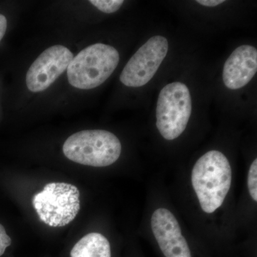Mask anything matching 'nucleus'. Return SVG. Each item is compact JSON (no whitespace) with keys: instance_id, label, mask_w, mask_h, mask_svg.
<instances>
[{"instance_id":"f257e3e1","label":"nucleus","mask_w":257,"mask_h":257,"mask_svg":"<svg viewBox=\"0 0 257 257\" xmlns=\"http://www.w3.org/2000/svg\"><path fill=\"white\" fill-rule=\"evenodd\" d=\"M231 168L224 154L207 152L193 167L192 184L201 207L211 214L221 207L231 183Z\"/></svg>"},{"instance_id":"f03ea898","label":"nucleus","mask_w":257,"mask_h":257,"mask_svg":"<svg viewBox=\"0 0 257 257\" xmlns=\"http://www.w3.org/2000/svg\"><path fill=\"white\" fill-rule=\"evenodd\" d=\"M119 62V52L110 45L97 43L86 47L67 67L69 84L80 89L99 87L110 77Z\"/></svg>"},{"instance_id":"7ed1b4c3","label":"nucleus","mask_w":257,"mask_h":257,"mask_svg":"<svg viewBox=\"0 0 257 257\" xmlns=\"http://www.w3.org/2000/svg\"><path fill=\"white\" fill-rule=\"evenodd\" d=\"M63 152L67 158L76 163L104 167L117 161L121 145L114 134L106 130H83L66 140Z\"/></svg>"},{"instance_id":"20e7f679","label":"nucleus","mask_w":257,"mask_h":257,"mask_svg":"<svg viewBox=\"0 0 257 257\" xmlns=\"http://www.w3.org/2000/svg\"><path fill=\"white\" fill-rule=\"evenodd\" d=\"M79 195V189L72 184L50 183L34 197L32 204L44 223L52 227L64 226L78 214Z\"/></svg>"},{"instance_id":"39448f33","label":"nucleus","mask_w":257,"mask_h":257,"mask_svg":"<svg viewBox=\"0 0 257 257\" xmlns=\"http://www.w3.org/2000/svg\"><path fill=\"white\" fill-rule=\"evenodd\" d=\"M192 98L188 87L173 82L161 90L157 104V127L167 140H174L184 133L192 114Z\"/></svg>"},{"instance_id":"423d86ee","label":"nucleus","mask_w":257,"mask_h":257,"mask_svg":"<svg viewBox=\"0 0 257 257\" xmlns=\"http://www.w3.org/2000/svg\"><path fill=\"white\" fill-rule=\"evenodd\" d=\"M168 50L165 37H151L128 60L120 75L121 82L130 87L145 85L156 74Z\"/></svg>"},{"instance_id":"0eeeda50","label":"nucleus","mask_w":257,"mask_h":257,"mask_svg":"<svg viewBox=\"0 0 257 257\" xmlns=\"http://www.w3.org/2000/svg\"><path fill=\"white\" fill-rule=\"evenodd\" d=\"M73 58L70 50L62 45H55L44 51L27 73L29 90L32 92L46 90L67 69Z\"/></svg>"},{"instance_id":"6e6552de","label":"nucleus","mask_w":257,"mask_h":257,"mask_svg":"<svg viewBox=\"0 0 257 257\" xmlns=\"http://www.w3.org/2000/svg\"><path fill=\"white\" fill-rule=\"evenodd\" d=\"M151 225L154 236L165 257H192L178 221L170 211L163 208L157 209L152 214Z\"/></svg>"},{"instance_id":"1a4fd4ad","label":"nucleus","mask_w":257,"mask_h":257,"mask_svg":"<svg viewBox=\"0 0 257 257\" xmlns=\"http://www.w3.org/2000/svg\"><path fill=\"white\" fill-rule=\"evenodd\" d=\"M257 71V50L251 45L236 48L225 62L223 81L230 89H239L246 86Z\"/></svg>"},{"instance_id":"9d476101","label":"nucleus","mask_w":257,"mask_h":257,"mask_svg":"<svg viewBox=\"0 0 257 257\" xmlns=\"http://www.w3.org/2000/svg\"><path fill=\"white\" fill-rule=\"evenodd\" d=\"M71 257H111L110 243L102 234L90 233L74 245Z\"/></svg>"},{"instance_id":"9b49d317","label":"nucleus","mask_w":257,"mask_h":257,"mask_svg":"<svg viewBox=\"0 0 257 257\" xmlns=\"http://www.w3.org/2000/svg\"><path fill=\"white\" fill-rule=\"evenodd\" d=\"M89 3L102 13L111 14L119 10L124 1L122 0H91Z\"/></svg>"},{"instance_id":"f8f14e48","label":"nucleus","mask_w":257,"mask_h":257,"mask_svg":"<svg viewBox=\"0 0 257 257\" xmlns=\"http://www.w3.org/2000/svg\"><path fill=\"white\" fill-rule=\"evenodd\" d=\"M248 189L250 196L257 201V160L253 161L248 174Z\"/></svg>"},{"instance_id":"ddd939ff","label":"nucleus","mask_w":257,"mask_h":257,"mask_svg":"<svg viewBox=\"0 0 257 257\" xmlns=\"http://www.w3.org/2000/svg\"><path fill=\"white\" fill-rule=\"evenodd\" d=\"M12 243L11 238L7 234L4 226L0 224V256Z\"/></svg>"},{"instance_id":"4468645a","label":"nucleus","mask_w":257,"mask_h":257,"mask_svg":"<svg viewBox=\"0 0 257 257\" xmlns=\"http://www.w3.org/2000/svg\"><path fill=\"white\" fill-rule=\"evenodd\" d=\"M8 28V21L4 15L0 14V41L3 40V37L6 33Z\"/></svg>"},{"instance_id":"2eb2a0df","label":"nucleus","mask_w":257,"mask_h":257,"mask_svg":"<svg viewBox=\"0 0 257 257\" xmlns=\"http://www.w3.org/2000/svg\"><path fill=\"white\" fill-rule=\"evenodd\" d=\"M197 3L203 6L213 8L221 5V3H224V0H197Z\"/></svg>"}]
</instances>
